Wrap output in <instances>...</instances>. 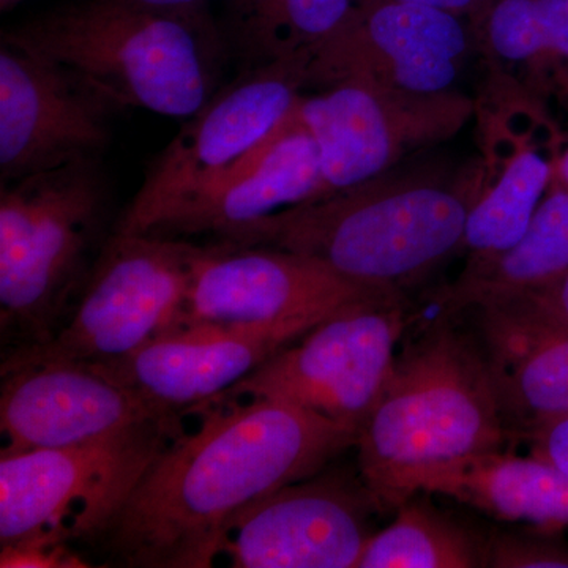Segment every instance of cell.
I'll return each instance as SVG.
<instances>
[{
  "instance_id": "6da1fadb",
  "label": "cell",
  "mask_w": 568,
  "mask_h": 568,
  "mask_svg": "<svg viewBox=\"0 0 568 568\" xmlns=\"http://www.w3.org/2000/svg\"><path fill=\"white\" fill-rule=\"evenodd\" d=\"M203 424L153 462L97 540L115 562L207 568L224 526L276 489L321 473L358 433L313 410L275 402L200 407Z\"/></svg>"
},
{
  "instance_id": "7a4b0ae2",
  "label": "cell",
  "mask_w": 568,
  "mask_h": 568,
  "mask_svg": "<svg viewBox=\"0 0 568 568\" xmlns=\"http://www.w3.org/2000/svg\"><path fill=\"white\" fill-rule=\"evenodd\" d=\"M485 183L484 156L462 166L410 159L268 216L227 244L304 254L365 286L402 291L463 248Z\"/></svg>"
},
{
  "instance_id": "3957f363",
  "label": "cell",
  "mask_w": 568,
  "mask_h": 568,
  "mask_svg": "<svg viewBox=\"0 0 568 568\" xmlns=\"http://www.w3.org/2000/svg\"><path fill=\"white\" fill-rule=\"evenodd\" d=\"M444 316L396 355L358 433L362 481L377 510H396L418 478L459 459L504 450L508 428L487 357Z\"/></svg>"
},
{
  "instance_id": "277c9868",
  "label": "cell",
  "mask_w": 568,
  "mask_h": 568,
  "mask_svg": "<svg viewBox=\"0 0 568 568\" xmlns=\"http://www.w3.org/2000/svg\"><path fill=\"white\" fill-rule=\"evenodd\" d=\"M73 70L121 110L189 119L233 65L211 11L171 13L123 0H78L2 33Z\"/></svg>"
},
{
  "instance_id": "5b68a950",
  "label": "cell",
  "mask_w": 568,
  "mask_h": 568,
  "mask_svg": "<svg viewBox=\"0 0 568 568\" xmlns=\"http://www.w3.org/2000/svg\"><path fill=\"white\" fill-rule=\"evenodd\" d=\"M100 159L0 183V332L7 353L65 323L97 257L108 211Z\"/></svg>"
},
{
  "instance_id": "8992f818",
  "label": "cell",
  "mask_w": 568,
  "mask_h": 568,
  "mask_svg": "<svg viewBox=\"0 0 568 568\" xmlns=\"http://www.w3.org/2000/svg\"><path fill=\"white\" fill-rule=\"evenodd\" d=\"M181 417L112 435L0 457V547L97 540L156 458L182 436Z\"/></svg>"
},
{
  "instance_id": "52a82bcc",
  "label": "cell",
  "mask_w": 568,
  "mask_h": 568,
  "mask_svg": "<svg viewBox=\"0 0 568 568\" xmlns=\"http://www.w3.org/2000/svg\"><path fill=\"white\" fill-rule=\"evenodd\" d=\"M409 323L403 291L358 298L200 407L275 399L361 433L386 388Z\"/></svg>"
},
{
  "instance_id": "ba28073f",
  "label": "cell",
  "mask_w": 568,
  "mask_h": 568,
  "mask_svg": "<svg viewBox=\"0 0 568 568\" xmlns=\"http://www.w3.org/2000/svg\"><path fill=\"white\" fill-rule=\"evenodd\" d=\"M305 63L237 70L156 155L115 233L152 235L226 181L305 92Z\"/></svg>"
},
{
  "instance_id": "9c48e42d",
  "label": "cell",
  "mask_w": 568,
  "mask_h": 568,
  "mask_svg": "<svg viewBox=\"0 0 568 568\" xmlns=\"http://www.w3.org/2000/svg\"><path fill=\"white\" fill-rule=\"evenodd\" d=\"M193 244L114 233L65 323L44 345L2 355V372L44 362L106 366L166 332L185 301Z\"/></svg>"
},
{
  "instance_id": "30bf717a",
  "label": "cell",
  "mask_w": 568,
  "mask_h": 568,
  "mask_svg": "<svg viewBox=\"0 0 568 568\" xmlns=\"http://www.w3.org/2000/svg\"><path fill=\"white\" fill-rule=\"evenodd\" d=\"M295 111L315 140L325 197L457 136L477 104L459 89L417 93L343 78L302 93Z\"/></svg>"
},
{
  "instance_id": "8fae6325",
  "label": "cell",
  "mask_w": 568,
  "mask_h": 568,
  "mask_svg": "<svg viewBox=\"0 0 568 568\" xmlns=\"http://www.w3.org/2000/svg\"><path fill=\"white\" fill-rule=\"evenodd\" d=\"M388 291L395 290L365 286L315 257L286 250L227 242L196 245L185 301L168 331L323 320L351 302Z\"/></svg>"
},
{
  "instance_id": "7c38bea8",
  "label": "cell",
  "mask_w": 568,
  "mask_h": 568,
  "mask_svg": "<svg viewBox=\"0 0 568 568\" xmlns=\"http://www.w3.org/2000/svg\"><path fill=\"white\" fill-rule=\"evenodd\" d=\"M119 111L110 97L73 70L2 39L0 183L102 159Z\"/></svg>"
},
{
  "instance_id": "4fadbf2b",
  "label": "cell",
  "mask_w": 568,
  "mask_h": 568,
  "mask_svg": "<svg viewBox=\"0 0 568 568\" xmlns=\"http://www.w3.org/2000/svg\"><path fill=\"white\" fill-rule=\"evenodd\" d=\"M476 52V31L465 18L395 0H358L310 63L305 92L343 78L406 92L457 91Z\"/></svg>"
},
{
  "instance_id": "5bb4252c",
  "label": "cell",
  "mask_w": 568,
  "mask_h": 568,
  "mask_svg": "<svg viewBox=\"0 0 568 568\" xmlns=\"http://www.w3.org/2000/svg\"><path fill=\"white\" fill-rule=\"evenodd\" d=\"M375 508L364 481L321 470L239 510L219 558L235 568H355Z\"/></svg>"
},
{
  "instance_id": "9a60e30c",
  "label": "cell",
  "mask_w": 568,
  "mask_h": 568,
  "mask_svg": "<svg viewBox=\"0 0 568 568\" xmlns=\"http://www.w3.org/2000/svg\"><path fill=\"white\" fill-rule=\"evenodd\" d=\"M174 416L92 366L44 362L2 372L0 457L85 443ZM182 416V414H179Z\"/></svg>"
},
{
  "instance_id": "2e32d148",
  "label": "cell",
  "mask_w": 568,
  "mask_h": 568,
  "mask_svg": "<svg viewBox=\"0 0 568 568\" xmlns=\"http://www.w3.org/2000/svg\"><path fill=\"white\" fill-rule=\"evenodd\" d=\"M323 320L268 327L173 328L114 364L92 368L132 388L156 409L182 414L233 387Z\"/></svg>"
},
{
  "instance_id": "e0dca14e",
  "label": "cell",
  "mask_w": 568,
  "mask_h": 568,
  "mask_svg": "<svg viewBox=\"0 0 568 568\" xmlns=\"http://www.w3.org/2000/svg\"><path fill=\"white\" fill-rule=\"evenodd\" d=\"M323 194L320 153L294 108L275 133L226 181L152 235H211L215 242H227L246 227L295 205L321 200Z\"/></svg>"
},
{
  "instance_id": "ac0fdd59",
  "label": "cell",
  "mask_w": 568,
  "mask_h": 568,
  "mask_svg": "<svg viewBox=\"0 0 568 568\" xmlns=\"http://www.w3.org/2000/svg\"><path fill=\"white\" fill-rule=\"evenodd\" d=\"M481 331L493 383L511 435L568 417V328L510 304L481 306Z\"/></svg>"
},
{
  "instance_id": "d6986e66",
  "label": "cell",
  "mask_w": 568,
  "mask_h": 568,
  "mask_svg": "<svg viewBox=\"0 0 568 568\" xmlns=\"http://www.w3.org/2000/svg\"><path fill=\"white\" fill-rule=\"evenodd\" d=\"M556 126L548 112L521 122L495 123L489 133L485 163L487 183L467 219L466 265L487 263L499 256L528 230L534 213L552 182L560 132L538 130Z\"/></svg>"
},
{
  "instance_id": "ffe728a7",
  "label": "cell",
  "mask_w": 568,
  "mask_h": 568,
  "mask_svg": "<svg viewBox=\"0 0 568 568\" xmlns=\"http://www.w3.org/2000/svg\"><path fill=\"white\" fill-rule=\"evenodd\" d=\"M454 497L506 521L545 532L568 529V476L551 463L504 450L485 452L418 478L413 495Z\"/></svg>"
},
{
  "instance_id": "44dd1931",
  "label": "cell",
  "mask_w": 568,
  "mask_h": 568,
  "mask_svg": "<svg viewBox=\"0 0 568 568\" xmlns=\"http://www.w3.org/2000/svg\"><path fill=\"white\" fill-rule=\"evenodd\" d=\"M473 28L496 73L545 103L568 97V0H488Z\"/></svg>"
},
{
  "instance_id": "7402d4cb",
  "label": "cell",
  "mask_w": 568,
  "mask_h": 568,
  "mask_svg": "<svg viewBox=\"0 0 568 568\" xmlns=\"http://www.w3.org/2000/svg\"><path fill=\"white\" fill-rule=\"evenodd\" d=\"M567 274L568 190L551 182L517 244L487 263L465 265L437 301L443 315L454 316L534 293Z\"/></svg>"
},
{
  "instance_id": "603a6c76",
  "label": "cell",
  "mask_w": 568,
  "mask_h": 568,
  "mask_svg": "<svg viewBox=\"0 0 568 568\" xmlns=\"http://www.w3.org/2000/svg\"><path fill=\"white\" fill-rule=\"evenodd\" d=\"M358 0H224L222 29L237 70L310 67L345 26Z\"/></svg>"
},
{
  "instance_id": "cb8c5ba5",
  "label": "cell",
  "mask_w": 568,
  "mask_h": 568,
  "mask_svg": "<svg viewBox=\"0 0 568 568\" xmlns=\"http://www.w3.org/2000/svg\"><path fill=\"white\" fill-rule=\"evenodd\" d=\"M413 499L396 508L387 528L372 534L355 568L487 567V540L432 504Z\"/></svg>"
},
{
  "instance_id": "d4e9b609",
  "label": "cell",
  "mask_w": 568,
  "mask_h": 568,
  "mask_svg": "<svg viewBox=\"0 0 568 568\" xmlns=\"http://www.w3.org/2000/svg\"><path fill=\"white\" fill-rule=\"evenodd\" d=\"M485 562L493 568H568V547L548 537L497 532L487 540Z\"/></svg>"
},
{
  "instance_id": "484cf974",
  "label": "cell",
  "mask_w": 568,
  "mask_h": 568,
  "mask_svg": "<svg viewBox=\"0 0 568 568\" xmlns=\"http://www.w3.org/2000/svg\"><path fill=\"white\" fill-rule=\"evenodd\" d=\"M2 568H81L88 567L69 549V544L50 541H20L3 545L0 551Z\"/></svg>"
},
{
  "instance_id": "4316f807",
  "label": "cell",
  "mask_w": 568,
  "mask_h": 568,
  "mask_svg": "<svg viewBox=\"0 0 568 568\" xmlns=\"http://www.w3.org/2000/svg\"><path fill=\"white\" fill-rule=\"evenodd\" d=\"M500 304L518 306L537 320L568 328V274L541 290Z\"/></svg>"
},
{
  "instance_id": "83f0119b",
  "label": "cell",
  "mask_w": 568,
  "mask_h": 568,
  "mask_svg": "<svg viewBox=\"0 0 568 568\" xmlns=\"http://www.w3.org/2000/svg\"><path fill=\"white\" fill-rule=\"evenodd\" d=\"M530 455L545 459L568 476V417L530 433Z\"/></svg>"
},
{
  "instance_id": "f1b7e54d",
  "label": "cell",
  "mask_w": 568,
  "mask_h": 568,
  "mask_svg": "<svg viewBox=\"0 0 568 568\" xmlns=\"http://www.w3.org/2000/svg\"><path fill=\"white\" fill-rule=\"evenodd\" d=\"M141 9L171 11V13H193L209 10L211 0H123Z\"/></svg>"
},
{
  "instance_id": "f546056e",
  "label": "cell",
  "mask_w": 568,
  "mask_h": 568,
  "mask_svg": "<svg viewBox=\"0 0 568 568\" xmlns=\"http://www.w3.org/2000/svg\"><path fill=\"white\" fill-rule=\"evenodd\" d=\"M552 182L568 190V144L564 145L556 155Z\"/></svg>"
},
{
  "instance_id": "4dcf8cb0",
  "label": "cell",
  "mask_w": 568,
  "mask_h": 568,
  "mask_svg": "<svg viewBox=\"0 0 568 568\" xmlns=\"http://www.w3.org/2000/svg\"><path fill=\"white\" fill-rule=\"evenodd\" d=\"M21 0H0V10L9 11L20 3Z\"/></svg>"
}]
</instances>
